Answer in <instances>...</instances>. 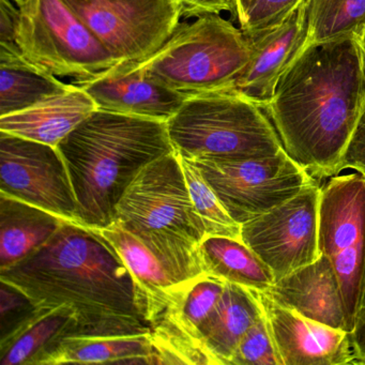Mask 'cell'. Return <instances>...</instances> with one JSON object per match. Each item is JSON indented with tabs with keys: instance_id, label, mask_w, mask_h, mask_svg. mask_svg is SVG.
Wrapping results in <instances>:
<instances>
[{
	"instance_id": "6",
	"label": "cell",
	"mask_w": 365,
	"mask_h": 365,
	"mask_svg": "<svg viewBox=\"0 0 365 365\" xmlns=\"http://www.w3.org/2000/svg\"><path fill=\"white\" fill-rule=\"evenodd\" d=\"M250 58L241 29L221 14H208L179 23L155 54L134 63L151 80L190 98L230 91Z\"/></svg>"
},
{
	"instance_id": "23",
	"label": "cell",
	"mask_w": 365,
	"mask_h": 365,
	"mask_svg": "<svg viewBox=\"0 0 365 365\" xmlns=\"http://www.w3.org/2000/svg\"><path fill=\"white\" fill-rule=\"evenodd\" d=\"M200 258L204 274L226 283L257 292H268L274 283L268 267L242 240L206 236L200 243Z\"/></svg>"
},
{
	"instance_id": "34",
	"label": "cell",
	"mask_w": 365,
	"mask_h": 365,
	"mask_svg": "<svg viewBox=\"0 0 365 365\" xmlns=\"http://www.w3.org/2000/svg\"><path fill=\"white\" fill-rule=\"evenodd\" d=\"M351 343L354 348V364L365 365V311H363L354 322Z\"/></svg>"
},
{
	"instance_id": "32",
	"label": "cell",
	"mask_w": 365,
	"mask_h": 365,
	"mask_svg": "<svg viewBox=\"0 0 365 365\" xmlns=\"http://www.w3.org/2000/svg\"><path fill=\"white\" fill-rule=\"evenodd\" d=\"M344 170H352L365 177V110L346 147L339 163V174Z\"/></svg>"
},
{
	"instance_id": "17",
	"label": "cell",
	"mask_w": 365,
	"mask_h": 365,
	"mask_svg": "<svg viewBox=\"0 0 365 365\" xmlns=\"http://www.w3.org/2000/svg\"><path fill=\"white\" fill-rule=\"evenodd\" d=\"M264 292L282 307L350 333L339 277L330 258L324 254L275 281L268 292Z\"/></svg>"
},
{
	"instance_id": "36",
	"label": "cell",
	"mask_w": 365,
	"mask_h": 365,
	"mask_svg": "<svg viewBox=\"0 0 365 365\" xmlns=\"http://www.w3.org/2000/svg\"><path fill=\"white\" fill-rule=\"evenodd\" d=\"M359 41H360L361 52H362L363 65H364L365 71V34L363 35V37L359 40Z\"/></svg>"
},
{
	"instance_id": "1",
	"label": "cell",
	"mask_w": 365,
	"mask_h": 365,
	"mask_svg": "<svg viewBox=\"0 0 365 365\" xmlns=\"http://www.w3.org/2000/svg\"><path fill=\"white\" fill-rule=\"evenodd\" d=\"M0 279L21 288L39 307H73L74 336L151 332L146 294L116 249L95 228L63 222L46 245L0 270Z\"/></svg>"
},
{
	"instance_id": "13",
	"label": "cell",
	"mask_w": 365,
	"mask_h": 365,
	"mask_svg": "<svg viewBox=\"0 0 365 365\" xmlns=\"http://www.w3.org/2000/svg\"><path fill=\"white\" fill-rule=\"evenodd\" d=\"M226 282L202 274L177 286L170 304L151 324L161 364H206L200 332L215 309Z\"/></svg>"
},
{
	"instance_id": "7",
	"label": "cell",
	"mask_w": 365,
	"mask_h": 365,
	"mask_svg": "<svg viewBox=\"0 0 365 365\" xmlns=\"http://www.w3.org/2000/svg\"><path fill=\"white\" fill-rule=\"evenodd\" d=\"M16 41L27 61L72 82L119 63L66 0H27L20 7Z\"/></svg>"
},
{
	"instance_id": "21",
	"label": "cell",
	"mask_w": 365,
	"mask_h": 365,
	"mask_svg": "<svg viewBox=\"0 0 365 365\" xmlns=\"http://www.w3.org/2000/svg\"><path fill=\"white\" fill-rule=\"evenodd\" d=\"M78 316L70 305L42 307L31 319L0 341V364L43 365L66 337L76 335Z\"/></svg>"
},
{
	"instance_id": "35",
	"label": "cell",
	"mask_w": 365,
	"mask_h": 365,
	"mask_svg": "<svg viewBox=\"0 0 365 365\" xmlns=\"http://www.w3.org/2000/svg\"><path fill=\"white\" fill-rule=\"evenodd\" d=\"M363 311H365V232L364 247H363L362 273H361L360 290H359L358 305H356V317Z\"/></svg>"
},
{
	"instance_id": "12",
	"label": "cell",
	"mask_w": 365,
	"mask_h": 365,
	"mask_svg": "<svg viewBox=\"0 0 365 365\" xmlns=\"http://www.w3.org/2000/svg\"><path fill=\"white\" fill-rule=\"evenodd\" d=\"M0 193L78 223V202L57 147L0 131Z\"/></svg>"
},
{
	"instance_id": "19",
	"label": "cell",
	"mask_w": 365,
	"mask_h": 365,
	"mask_svg": "<svg viewBox=\"0 0 365 365\" xmlns=\"http://www.w3.org/2000/svg\"><path fill=\"white\" fill-rule=\"evenodd\" d=\"M264 314L256 290L225 283L200 332V347L210 365H230L239 341Z\"/></svg>"
},
{
	"instance_id": "27",
	"label": "cell",
	"mask_w": 365,
	"mask_h": 365,
	"mask_svg": "<svg viewBox=\"0 0 365 365\" xmlns=\"http://www.w3.org/2000/svg\"><path fill=\"white\" fill-rule=\"evenodd\" d=\"M181 163L192 202L204 223L207 236H224L241 240L240 224L228 215L200 168L185 158H181Z\"/></svg>"
},
{
	"instance_id": "37",
	"label": "cell",
	"mask_w": 365,
	"mask_h": 365,
	"mask_svg": "<svg viewBox=\"0 0 365 365\" xmlns=\"http://www.w3.org/2000/svg\"><path fill=\"white\" fill-rule=\"evenodd\" d=\"M14 1L19 6V7H22L23 5L26 4L27 0H14Z\"/></svg>"
},
{
	"instance_id": "10",
	"label": "cell",
	"mask_w": 365,
	"mask_h": 365,
	"mask_svg": "<svg viewBox=\"0 0 365 365\" xmlns=\"http://www.w3.org/2000/svg\"><path fill=\"white\" fill-rule=\"evenodd\" d=\"M119 63H140L174 33L175 0H66Z\"/></svg>"
},
{
	"instance_id": "26",
	"label": "cell",
	"mask_w": 365,
	"mask_h": 365,
	"mask_svg": "<svg viewBox=\"0 0 365 365\" xmlns=\"http://www.w3.org/2000/svg\"><path fill=\"white\" fill-rule=\"evenodd\" d=\"M365 34V0H311L307 44Z\"/></svg>"
},
{
	"instance_id": "2",
	"label": "cell",
	"mask_w": 365,
	"mask_h": 365,
	"mask_svg": "<svg viewBox=\"0 0 365 365\" xmlns=\"http://www.w3.org/2000/svg\"><path fill=\"white\" fill-rule=\"evenodd\" d=\"M364 110L365 71L356 38L307 44L279 76L264 108L284 150L316 180L339 175Z\"/></svg>"
},
{
	"instance_id": "18",
	"label": "cell",
	"mask_w": 365,
	"mask_h": 365,
	"mask_svg": "<svg viewBox=\"0 0 365 365\" xmlns=\"http://www.w3.org/2000/svg\"><path fill=\"white\" fill-rule=\"evenodd\" d=\"M91 96L72 87L31 108L0 117V131L57 147L89 115L97 110Z\"/></svg>"
},
{
	"instance_id": "3",
	"label": "cell",
	"mask_w": 365,
	"mask_h": 365,
	"mask_svg": "<svg viewBox=\"0 0 365 365\" xmlns=\"http://www.w3.org/2000/svg\"><path fill=\"white\" fill-rule=\"evenodd\" d=\"M78 202V223L103 230L148 164L173 153L166 121L97 110L57 146Z\"/></svg>"
},
{
	"instance_id": "9",
	"label": "cell",
	"mask_w": 365,
	"mask_h": 365,
	"mask_svg": "<svg viewBox=\"0 0 365 365\" xmlns=\"http://www.w3.org/2000/svg\"><path fill=\"white\" fill-rule=\"evenodd\" d=\"M365 232V177L335 175L322 185L319 250L339 277L350 333L354 328L362 273Z\"/></svg>"
},
{
	"instance_id": "20",
	"label": "cell",
	"mask_w": 365,
	"mask_h": 365,
	"mask_svg": "<svg viewBox=\"0 0 365 365\" xmlns=\"http://www.w3.org/2000/svg\"><path fill=\"white\" fill-rule=\"evenodd\" d=\"M67 220L0 193V270L46 245Z\"/></svg>"
},
{
	"instance_id": "33",
	"label": "cell",
	"mask_w": 365,
	"mask_h": 365,
	"mask_svg": "<svg viewBox=\"0 0 365 365\" xmlns=\"http://www.w3.org/2000/svg\"><path fill=\"white\" fill-rule=\"evenodd\" d=\"M19 22L20 7L14 0H0V48L20 51L16 41Z\"/></svg>"
},
{
	"instance_id": "29",
	"label": "cell",
	"mask_w": 365,
	"mask_h": 365,
	"mask_svg": "<svg viewBox=\"0 0 365 365\" xmlns=\"http://www.w3.org/2000/svg\"><path fill=\"white\" fill-rule=\"evenodd\" d=\"M41 309L21 288L0 279V341L16 332Z\"/></svg>"
},
{
	"instance_id": "25",
	"label": "cell",
	"mask_w": 365,
	"mask_h": 365,
	"mask_svg": "<svg viewBox=\"0 0 365 365\" xmlns=\"http://www.w3.org/2000/svg\"><path fill=\"white\" fill-rule=\"evenodd\" d=\"M155 352L151 332L118 336L66 337L44 361L43 365L119 364L125 359Z\"/></svg>"
},
{
	"instance_id": "8",
	"label": "cell",
	"mask_w": 365,
	"mask_h": 365,
	"mask_svg": "<svg viewBox=\"0 0 365 365\" xmlns=\"http://www.w3.org/2000/svg\"><path fill=\"white\" fill-rule=\"evenodd\" d=\"M228 215L242 224L294 197L315 178L285 150L239 161H193Z\"/></svg>"
},
{
	"instance_id": "5",
	"label": "cell",
	"mask_w": 365,
	"mask_h": 365,
	"mask_svg": "<svg viewBox=\"0 0 365 365\" xmlns=\"http://www.w3.org/2000/svg\"><path fill=\"white\" fill-rule=\"evenodd\" d=\"M174 150L191 161H239L283 150L264 108L232 91L187 98L166 121Z\"/></svg>"
},
{
	"instance_id": "15",
	"label": "cell",
	"mask_w": 365,
	"mask_h": 365,
	"mask_svg": "<svg viewBox=\"0 0 365 365\" xmlns=\"http://www.w3.org/2000/svg\"><path fill=\"white\" fill-rule=\"evenodd\" d=\"M257 294L282 365L354 364L349 332L282 307L266 292H257Z\"/></svg>"
},
{
	"instance_id": "24",
	"label": "cell",
	"mask_w": 365,
	"mask_h": 365,
	"mask_svg": "<svg viewBox=\"0 0 365 365\" xmlns=\"http://www.w3.org/2000/svg\"><path fill=\"white\" fill-rule=\"evenodd\" d=\"M72 83L27 61L20 51L0 48V117L20 112L71 88Z\"/></svg>"
},
{
	"instance_id": "22",
	"label": "cell",
	"mask_w": 365,
	"mask_h": 365,
	"mask_svg": "<svg viewBox=\"0 0 365 365\" xmlns=\"http://www.w3.org/2000/svg\"><path fill=\"white\" fill-rule=\"evenodd\" d=\"M100 230L118 252L121 259L146 294L149 324H153L172 300L178 284L168 274L159 258L131 232L113 223Z\"/></svg>"
},
{
	"instance_id": "4",
	"label": "cell",
	"mask_w": 365,
	"mask_h": 365,
	"mask_svg": "<svg viewBox=\"0 0 365 365\" xmlns=\"http://www.w3.org/2000/svg\"><path fill=\"white\" fill-rule=\"evenodd\" d=\"M114 223L138 237L177 284L204 274L200 243L206 230L176 151L151 162L138 174L117 205Z\"/></svg>"
},
{
	"instance_id": "16",
	"label": "cell",
	"mask_w": 365,
	"mask_h": 365,
	"mask_svg": "<svg viewBox=\"0 0 365 365\" xmlns=\"http://www.w3.org/2000/svg\"><path fill=\"white\" fill-rule=\"evenodd\" d=\"M84 89L98 110L168 121L187 98L151 80L134 63H119L85 81L71 82Z\"/></svg>"
},
{
	"instance_id": "11",
	"label": "cell",
	"mask_w": 365,
	"mask_h": 365,
	"mask_svg": "<svg viewBox=\"0 0 365 365\" xmlns=\"http://www.w3.org/2000/svg\"><path fill=\"white\" fill-rule=\"evenodd\" d=\"M322 185L314 181L297 195L241 225V240L268 267L275 281L320 256Z\"/></svg>"
},
{
	"instance_id": "30",
	"label": "cell",
	"mask_w": 365,
	"mask_h": 365,
	"mask_svg": "<svg viewBox=\"0 0 365 365\" xmlns=\"http://www.w3.org/2000/svg\"><path fill=\"white\" fill-rule=\"evenodd\" d=\"M301 0H237L241 31L267 29L279 24Z\"/></svg>"
},
{
	"instance_id": "28",
	"label": "cell",
	"mask_w": 365,
	"mask_h": 365,
	"mask_svg": "<svg viewBox=\"0 0 365 365\" xmlns=\"http://www.w3.org/2000/svg\"><path fill=\"white\" fill-rule=\"evenodd\" d=\"M230 365H282L264 311L239 341Z\"/></svg>"
},
{
	"instance_id": "14",
	"label": "cell",
	"mask_w": 365,
	"mask_h": 365,
	"mask_svg": "<svg viewBox=\"0 0 365 365\" xmlns=\"http://www.w3.org/2000/svg\"><path fill=\"white\" fill-rule=\"evenodd\" d=\"M309 1L301 3L279 24L243 31L251 58L230 91L264 108L272 99L279 76L307 46Z\"/></svg>"
},
{
	"instance_id": "31",
	"label": "cell",
	"mask_w": 365,
	"mask_h": 365,
	"mask_svg": "<svg viewBox=\"0 0 365 365\" xmlns=\"http://www.w3.org/2000/svg\"><path fill=\"white\" fill-rule=\"evenodd\" d=\"M180 9L181 18H200L208 14L228 12L234 20L238 16L237 0H175Z\"/></svg>"
}]
</instances>
